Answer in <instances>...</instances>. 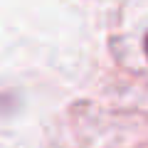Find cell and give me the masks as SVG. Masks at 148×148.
Masks as SVG:
<instances>
[{"label":"cell","instance_id":"1","mask_svg":"<svg viewBox=\"0 0 148 148\" xmlns=\"http://www.w3.org/2000/svg\"><path fill=\"white\" fill-rule=\"evenodd\" d=\"M146 54H148V37H146Z\"/></svg>","mask_w":148,"mask_h":148}]
</instances>
